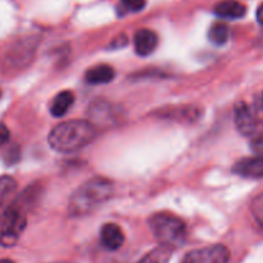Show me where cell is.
Segmentation results:
<instances>
[{
	"mask_svg": "<svg viewBox=\"0 0 263 263\" xmlns=\"http://www.w3.org/2000/svg\"><path fill=\"white\" fill-rule=\"evenodd\" d=\"M97 136V129L85 120H70L57 124L48 136V142L58 153H75L89 145Z\"/></svg>",
	"mask_w": 263,
	"mask_h": 263,
	"instance_id": "6da1fadb",
	"label": "cell"
},
{
	"mask_svg": "<svg viewBox=\"0 0 263 263\" xmlns=\"http://www.w3.org/2000/svg\"><path fill=\"white\" fill-rule=\"evenodd\" d=\"M114 192L112 182L102 177L89 179L78 187L69 200V213L72 217L88 216L107 201Z\"/></svg>",
	"mask_w": 263,
	"mask_h": 263,
	"instance_id": "7a4b0ae2",
	"label": "cell"
},
{
	"mask_svg": "<svg viewBox=\"0 0 263 263\" xmlns=\"http://www.w3.org/2000/svg\"><path fill=\"white\" fill-rule=\"evenodd\" d=\"M148 227L160 245L178 248L186 241L187 229L179 217L168 213H156L148 218Z\"/></svg>",
	"mask_w": 263,
	"mask_h": 263,
	"instance_id": "3957f363",
	"label": "cell"
},
{
	"mask_svg": "<svg viewBox=\"0 0 263 263\" xmlns=\"http://www.w3.org/2000/svg\"><path fill=\"white\" fill-rule=\"evenodd\" d=\"M26 216L17 206H9L0 218V245L13 247L26 229Z\"/></svg>",
	"mask_w": 263,
	"mask_h": 263,
	"instance_id": "277c9868",
	"label": "cell"
},
{
	"mask_svg": "<svg viewBox=\"0 0 263 263\" xmlns=\"http://www.w3.org/2000/svg\"><path fill=\"white\" fill-rule=\"evenodd\" d=\"M230 250L224 245H209L190 250L182 259V263H229Z\"/></svg>",
	"mask_w": 263,
	"mask_h": 263,
	"instance_id": "5b68a950",
	"label": "cell"
},
{
	"mask_svg": "<svg viewBox=\"0 0 263 263\" xmlns=\"http://www.w3.org/2000/svg\"><path fill=\"white\" fill-rule=\"evenodd\" d=\"M234 120L237 130L242 136H250L257 128V119L254 111L245 102H237L234 108Z\"/></svg>",
	"mask_w": 263,
	"mask_h": 263,
	"instance_id": "8992f818",
	"label": "cell"
},
{
	"mask_svg": "<svg viewBox=\"0 0 263 263\" xmlns=\"http://www.w3.org/2000/svg\"><path fill=\"white\" fill-rule=\"evenodd\" d=\"M232 172L244 178H262L263 158L253 156V158L240 159L237 163H235Z\"/></svg>",
	"mask_w": 263,
	"mask_h": 263,
	"instance_id": "52a82bcc",
	"label": "cell"
},
{
	"mask_svg": "<svg viewBox=\"0 0 263 263\" xmlns=\"http://www.w3.org/2000/svg\"><path fill=\"white\" fill-rule=\"evenodd\" d=\"M124 232L116 223H106L101 229V244L107 250H118L124 244Z\"/></svg>",
	"mask_w": 263,
	"mask_h": 263,
	"instance_id": "ba28073f",
	"label": "cell"
},
{
	"mask_svg": "<svg viewBox=\"0 0 263 263\" xmlns=\"http://www.w3.org/2000/svg\"><path fill=\"white\" fill-rule=\"evenodd\" d=\"M159 37L156 32L148 29H141L135 34V49L137 54L146 57L156 49Z\"/></svg>",
	"mask_w": 263,
	"mask_h": 263,
	"instance_id": "9c48e42d",
	"label": "cell"
},
{
	"mask_svg": "<svg viewBox=\"0 0 263 263\" xmlns=\"http://www.w3.org/2000/svg\"><path fill=\"white\" fill-rule=\"evenodd\" d=\"M214 13L222 18L239 20L245 16L247 8L244 4L236 2V0H224L214 7Z\"/></svg>",
	"mask_w": 263,
	"mask_h": 263,
	"instance_id": "30bf717a",
	"label": "cell"
},
{
	"mask_svg": "<svg viewBox=\"0 0 263 263\" xmlns=\"http://www.w3.org/2000/svg\"><path fill=\"white\" fill-rule=\"evenodd\" d=\"M115 78V70L110 65H97L90 67L85 74V80L89 84H107Z\"/></svg>",
	"mask_w": 263,
	"mask_h": 263,
	"instance_id": "8fae6325",
	"label": "cell"
},
{
	"mask_svg": "<svg viewBox=\"0 0 263 263\" xmlns=\"http://www.w3.org/2000/svg\"><path fill=\"white\" fill-rule=\"evenodd\" d=\"M75 97L74 93L70 92V90H65V92L58 93L54 97V100L52 101V105H50V114L55 118H61V116L66 115L67 111L70 110V107L74 103Z\"/></svg>",
	"mask_w": 263,
	"mask_h": 263,
	"instance_id": "7c38bea8",
	"label": "cell"
},
{
	"mask_svg": "<svg viewBox=\"0 0 263 263\" xmlns=\"http://www.w3.org/2000/svg\"><path fill=\"white\" fill-rule=\"evenodd\" d=\"M173 249L165 245L155 248L148 252L138 263H169Z\"/></svg>",
	"mask_w": 263,
	"mask_h": 263,
	"instance_id": "4fadbf2b",
	"label": "cell"
},
{
	"mask_svg": "<svg viewBox=\"0 0 263 263\" xmlns=\"http://www.w3.org/2000/svg\"><path fill=\"white\" fill-rule=\"evenodd\" d=\"M230 37V29L227 25L222 22H217L209 30V39L212 43L217 45H223L229 42Z\"/></svg>",
	"mask_w": 263,
	"mask_h": 263,
	"instance_id": "5bb4252c",
	"label": "cell"
},
{
	"mask_svg": "<svg viewBox=\"0 0 263 263\" xmlns=\"http://www.w3.org/2000/svg\"><path fill=\"white\" fill-rule=\"evenodd\" d=\"M17 189L16 179L9 176L0 177V206L3 205Z\"/></svg>",
	"mask_w": 263,
	"mask_h": 263,
	"instance_id": "9a60e30c",
	"label": "cell"
},
{
	"mask_svg": "<svg viewBox=\"0 0 263 263\" xmlns=\"http://www.w3.org/2000/svg\"><path fill=\"white\" fill-rule=\"evenodd\" d=\"M250 209H252V214L255 221H257V223L263 229V192L258 194L253 199Z\"/></svg>",
	"mask_w": 263,
	"mask_h": 263,
	"instance_id": "2e32d148",
	"label": "cell"
},
{
	"mask_svg": "<svg viewBox=\"0 0 263 263\" xmlns=\"http://www.w3.org/2000/svg\"><path fill=\"white\" fill-rule=\"evenodd\" d=\"M124 6L132 12H140L145 8V0H123Z\"/></svg>",
	"mask_w": 263,
	"mask_h": 263,
	"instance_id": "e0dca14e",
	"label": "cell"
},
{
	"mask_svg": "<svg viewBox=\"0 0 263 263\" xmlns=\"http://www.w3.org/2000/svg\"><path fill=\"white\" fill-rule=\"evenodd\" d=\"M250 148H252L253 153L255 154V156L263 158V136L254 138V140L252 141V143H250Z\"/></svg>",
	"mask_w": 263,
	"mask_h": 263,
	"instance_id": "ac0fdd59",
	"label": "cell"
},
{
	"mask_svg": "<svg viewBox=\"0 0 263 263\" xmlns=\"http://www.w3.org/2000/svg\"><path fill=\"white\" fill-rule=\"evenodd\" d=\"M9 137H11L9 129L4 124H0V146H3L4 143L8 142Z\"/></svg>",
	"mask_w": 263,
	"mask_h": 263,
	"instance_id": "d6986e66",
	"label": "cell"
},
{
	"mask_svg": "<svg viewBox=\"0 0 263 263\" xmlns=\"http://www.w3.org/2000/svg\"><path fill=\"white\" fill-rule=\"evenodd\" d=\"M254 106H255V110L262 111V112H263V93H260L259 96H257V98H255Z\"/></svg>",
	"mask_w": 263,
	"mask_h": 263,
	"instance_id": "ffe728a7",
	"label": "cell"
},
{
	"mask_svg": "<svg viewBox=\"0 0 263 263\" xmlns=\"http://www.w3.org/2000/svg\"><path fill=\"white\" fill-rule=\"evenodd\" d=\"M257 21L259 22L260 25H263V3L260 4L257 9Z\"/></svg>",
	"mask_w": 263,
	"mask_h": 263,
	"instance_id": "44dd1931",
	"label": "cell"
},
{
	"mask_svg": "<svg viewBox=\"0 0 263 263\" xmlns=\"http://www.w3.org/2000/svg\"><path fill=\"white\" fill-rule=\"evenodd\" d=\"M0 263H13L11 259H0Z\"/></svg>",
	"mask_w": 263,
	"mask_h": 263,
	"instance_id": "7402d4cb",
	"label": "cell"
}]
</instances>
